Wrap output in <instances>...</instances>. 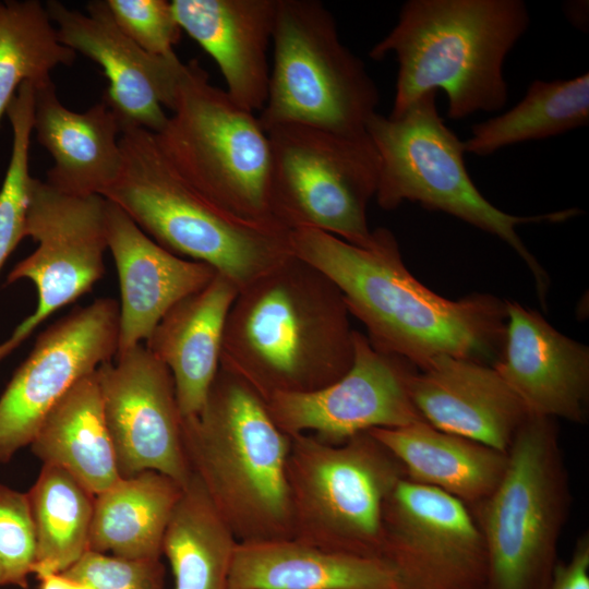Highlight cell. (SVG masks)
Here are the masks:
<instances>
[{
  "instance_id": "7c38bea8",
  "label": "cell",
  "mask_w": 589,
  "mask_h": 589,
  "mask_svg": "<svg viewBox=\"0 0 589 589\" xmlns=\"http://www.w3.org/2000/svg\"><path fill=\"white\" fill-rule=\"evenodd\" d=\"M107 200L71 195L33 178L25 238L36 250L8 274L5 285L29 279L37 289L35 311L0 345V360L17 348L55 311L91 291L105 274Z\"/></svg>"
},
{
  "instance_id": "8992f818",
  "label": "cell",
  "mask_w": 589,
  "mask_h": 589,
  "mask_svg": "<svg viewBox=\"0 0 589 589\" xmlns=\"http://www.w3.org/2000/svg\"><path fill=\"white\" fill-rule=\"evenodd\" d=\"M436 94H423L397 118L376 112L368 121L365 130L380 158L378 206L390 211L405 202L419 203L498 237L531 271L544 306L548 276L518 236L517 227L565 221L580 211L515 216L490 203L468 173L464 142L441 117Z\"/></svg>"
},
{
  "instance_id": "4dcf8cb0",
  "label": "cell",
  "mask_w": 589,
  "mask_h": 589,
  "mask_svg": "<svg viewBox=\"0 0 589 589\" xmlns=\"http://www.w3.org/2000/svg\"><path fill=\"white\" fill-rule=\"evenodd\" d=\"M76 56L59 40L40 1H0V121L22 83L41 84L57 67L72 65Z\"/></svg>"
},
{
  "instance_id": "cb8c5ba5",
  "label": "cell",
  "mask_w": 589,
  "mask_h": 589,
  "mask_svg": "<svg viewBox=\"0 0 589 589\" xmlns=\"http://www.w3.org/2000/svg\"><path fill=\"white\" fill-rule=\"evenodd\" d=\"M229 589H397L381 558L326 551L293 538L239 542Z\"/></svg>"
},
{
  "instance_id": "4fadbf2b",
  "label": "cell",
  "mask_w": 589,
  "mask_h": 589,
  "mask_svg": "<svg viewBox=\"0 0 589 589\" xmlns=\"http://www.w3.org/2000/svg\"><path fill=\"white\" fill-rule=\"evenodd\" d=\"M381 560L397 589H486L489 561L469 507L401 478L384 502Z\"/></svg>"
},
{
  "instance_id": "5b68a950",
  "label": "cell",
  "mask_w": 589,
  "mask_h": 589,
  "mask_svg": "<svg viewBox=\"0 0 589 589\" xmlns=\"http://www.w3.org/2000/svg\"><path fill=\"white\" fill-rule=\"evenodd\" d=\"M119 143L121 167L101 196L164 249L209 265L239 290L292 255L290 230L218 207L177 171L153 132L124 127Z\"/></svg>"
},
{
  "instance_id": "2e32d148",
  "label": "cell",
  "mask_w": 589,
  "mask_h": 589,
  "mask_svg": "<svg viewBox=\"0 0 589 589\" xmlns=\"http://www.w3.org/2000/svg\"><path fill=\"white\" fill-rule=\"evenodd\" d=\"M96 377L119 476L154 470L184 486L192 470L167 365L139 344L98 366Z\"/></svg>"
},
{
  "instance_id": "74e56055",
  "label": "cell",
  "mask_w": 589,
  "mask_h": 589,
  "mask_svg": "<svg viewBox=\"0 0 589 589\" xmlns=\"http://www.w3.org/2000/svg\"><path fill=\"white\" fill-rule=\"evenodd\" d=\"M73 589H94V588L86 585V584L74 581V588Z\"/></svg>"
},
{
  "instance_id": "6da1fadb",
  "label": "cell",
  "mask_w": 589,
  "mask_h": 589,
  "mask_svg": "<svg viewBox=\"0 0 589 589\" xmlns=\"http://www.w3.org/2000/svg\"><path fill=\"white\" fill-rule=\"evenodd\" d=\"M289 241L293 255L337 286L376 350L418 370L440 356L482 363L500 360L506 301L486 293L453 301L433 292L407 269L390 230H372L365 247L311 228L290 230Z\"/></svg>"
},
{
  "instance_id": "1f68e13d",
  "label": "cell",
  "mask_w": 589,
  "mask_h": 589,
  "mask_svg": "<svg viewBox=\"0 0 589 589\" xmlns=\"http://www.w3.org/2000/svg\"><path fill=\"white\" fill-rule=\"evenodd\" d=\"M12 128V149L0 188V269L25 238L32 177L29 145L33 133L34 86L24 82L7 108Z\"/></svg>"
},
{
  "instance_id": "ba28073f",
  "label": "cell",
  "mask_w": 589,
  "mask_h": 589,
  "mask_svg": "<svg viewBox=\"0 0 589 589\" xmlns=\"http://www.w3.org/2000/svg\"><path fill=\"white\" fill-rule=\"evenodd\" d=\"M171 112L154 134L177 171L227 213L280 226L272 211L271 141L257 116L213 85L196 60L184 64Z\"/></svg>"
},
{
  "instance_id": "83f0119b",
  "label": "cell",
  "mask_w": 589,
  "mask_h": 589,
  "mask_svg": "<svg viewBox=\"0 0 589 589\" xmlns=\"http://www.w3.org/2000/svg\"><path fill=\"white\" fill-rule=\"evenodd\" d=\"M239 541L195 473L168 520L161 551L173 574L172 589H229Z\"/></svg>"
},
{
  "instance_id": "e0dca14e",
  "label": "cell",
  "mask_w": 589,
  "mask_h": 589,
  "mask_svg": "<svg viewBox=\"0 0 589 589\" xmlns=\"http://www.w3.org/2000/svg\"><path fill=\"white\" fill-rule=\"evenodd\" d=\"M59 40L98 63L108 87L103 98L121 128L137 127L158 133L172 111L184 64L175 57L148 53L116 24L106 0H92L86 12L58 0L45 3Z\"/></svg>"
},
{
  "instance_id": "7402d4cb",
  "label": "cell",
  "mask_w": 589,
  "mask_h": 589,
  "mask_svg": "<svg viewBox=\"0 0 589 589\" xmlns=\"http://www.w3.org/2000/svg\"><path fill=\"white\" fill-rule=\"evenodd\" d=\"M121 130L104 98L76 112L60 101L51 79L34 86L33 131L52 157L46 182L55 189L79 196L101 195L121 167Z\"/></svg>"
},
{
  "instance_id": "4316f807",
  "label": "cell",
  "mask_w": 589,
  "mask_h": 589,
  "mask_svg": "<svg viewBox=\"0 0 589 589\" xmlns=\"http://www.w3.org/2000/svg\"><path fill=\"white\" fill-rule=\"evenodd\" d=\"M183 486L154 470L120 478L95 495L89 551L160 560L165 530Z\"/></svg>"
},
{
  "instance_id": "d4e9b609",
  "label": "cell",
  "mask_w": 589,
  "mask_h": 589,
  "mask_svg": "<svg viewBox=\"0 0 589 589\" xmlns=\"http://www.w3.org/2000/svg\"><path fill=\"white\" fill-rule=\"evenodd\" d=\"M369 432L401 464L406 479L443 491L469 508L493 493L506 470L507 452L424 421Z\"/></svg>"
},
{
  "instance_id": "603a6c76",
  "label": "cell",
  "mask_w": 589,
  "mask_h": 589,
  "mask_svg": "<svg viewBox=\"0 0 589 589\" xmlns=\"http://www.w3.org/2000/svg\"><path fill=\"white\" fill-rule=\"evenodd\" d=\"M239 288L216 272L199 291L172 305L145 347L169 369L182 418L197 414L220 366L224 328Z\"/></svg>"
},
{
  "instance_id": "d590c367",
  "label": "cell",
  "mask_w": 589,
  "mask_h": 589,
  "mask_svg": "<svg viewBox=\"0 0 589 589\" xmlns=\"http://www.w3.org/2000/svg\"><path fill=\"white\" fill-rule=\"evenodd\" d=\"M549 589H589V534L576 541L568 561H558Z\"/></svg>"
},
{
  "instance_id": "9a60e30c",
  "label": "cell",
  "mask_w": 589,
  "mask_h": 589,
  "mask_svg": "<svg viewBox=\"0 0 589 589\" xmlns=\"http://www.w3.org/2000/svg\"><path fill=\"white\" fill-rule=\"evenodd\" d=\"M417 370L400 357L376 350L354 329L352 364L341 377L313 392L275 395L266 408L290 436L314 432L325 443L341 444L372 429L424 421L409 394Z\"/></svg>"
},
{
  "instance_id": "277c9868",
  "label": "cell",
  "mask_w": 589,
  "mask_h": 589,
  "mask_svg": "<svg viewBox=\"0 0 589 589\" xmlns=\"http://www.w3.org/2000/svg\"><path fill=\"white\" fill-rule=\"evenodd\" d=\"M181 429L192 472L239 542L292 538L291 436L251 387L219 366L201 411L181 417Z\"/></svg>"
},
{
  "instance_id": "44dd1931",
  "label": "cell",
  "mask_w": 589,
  "mask_h": 589,
  "mask_svg": "<svg viewBox=\"0 0 589 589\" xmlns=\"http://www.w3.org/2000/svg\"><path fill=\"white\" fill-rule=\"evenodd\" d=\"M182 31L216 62L241 108L261 111L268 94L277 0H172Z\"/></svg>"
},
{
  "instance_id": "8fae6325",
  "label": "cell",
  "mask_w": 589,
  "mask_h": 589,
  "mask_svg": "<svg viewBox=\"0 0 589 589\" xmlns=\"http://www.w3.org/2000/svg\"><path fill=\"white\" fill-rule=\"evenodd\" d=\"M272 147V211L288 230L317 229L365 247L366 208L375 197L380 158L368 133L347 135L285 124L267 131Z\"/></svg>"
},
{
  "instance_id": "3957f363",
  "label": "cell",
  "mask_w": 589,
  "mask_h": 589,
  "mask_svg": "<svg viewBox=\"0 0 589 589\" xmlns=\"http://www.w3.org/2000/svg\"><path fill=\"white\" fill-rule=\"evenodd\" d=\"M529 24L521 0L405 2L395 26L369 52L374 60L392 53L398 63L388 117L440 89L452 120L502 110L508 100L504 62Z\"/></svg>"
},
{
  "instance_id": "836d02e7",
  "label": "cell",
  "mask_w": 589,
  "mask_h": 589,
  "mask_svg": "<svg viewBox=\"0 0 589 589\" xmlns=\"http://www.w3.org/2000/svg\"><path fill=\"white\" fill-rule=\"evenodd\" d=\"M119 28L148 53L177 56L182 29L167 0H106Z\"/></svg>"
},
{
  "instance_id": "ac0fdd59",
  "label": "cell",
  "mask_w": 589,
  "mask_h": 589,
  "mask_svg": "<svg viewBox=\"0 0 589 589\" xmlns=\"http://www.w3.org/2000/svg\"><path fill=\"white\" fill-rule=\"evenodd\" d=\"M502 356L493 364L530 416L584 423L589 349L561 334L537 311L506 301Z\"/></svg>"
},
{
  "instance_id": "f546056e",
  "label": "cell",
  "mask_w": 589,
  "mask_h": 589,
  "mask_svg": "<svg viewBox=\"0 0 589 589\" xmlns=\"http://www.w3.org/2000/svg\"><path fill=\"white\" fill-rule=\"evenodd\" d=\"M36 533V577L62 573L89 551L95 494L64 468L43 464L26 493Z\"/></svg>"
},
{
  "instance_id": "e575fe53",
  "label": "cell",
  "mask_w": 589,
  "mask_h": 589,
  "mask_svg": "<svg viewBox=\"0 0 589 589\" xmlns=\"http://www.w3.org/2000/svg\"><path fill=\"white\" fill-rule=\"evenodd\" d=\"M62 574L94 589H163L165 582L160 560H125L94 551Z\"/></svg>"
},
{
  "instance_id": "484cf974",
  "label": "cell",
  "mask_w": 589,
  "mask_h": 589,
  "mask_svg": "<svg viewBox=\"0 0 589 589\" xmlns=\"http://www.w3.org/2000/svg\"><path fill=\"white\" fill-rule=\"evenodd\" d=\"M31 447L44 464L64 468L95 495L121 478L96 371L79 380L51 408Z\"/></svg>"
},
{
  "instance_id": "30bf717a",
  "label": "cell",
  "mask_w": 589,
  "mask_h": 589,
  "mask_svg": "<svg viewBox=\"0 0 589 589\" xmlns=\"http://www.w3.org/2000/svg\"><path fill=\"white\" fill-rule=\"evenodd\" d=\"M401 478V464L369 431L341 444L292 435L287 460L292 538L381 558L384 502Z\"/></svg>"
},
{
  "instance_id": "9c48e42d",
  "label": "cell",
  "mask_w": 589,
  "mask_h": 589,
  "mask_svg": "<svg viewBox=\"0 0 589 589\" xmlns=\"http://www.w3.org/2000/svg\"><path fill=\"white\" fill-rule=\"evenodd\" d=\"M268 94L257 119L268 130L301 124L361 135L376 113L377 86L340 40L317 0H277Z\"/></svg>"
},
{
  "instance_id": "7a4b0ae2",
  "label": "cell",
  "mask_w": 589,
  "mask_h": 589,
  "mask_svg": "<svg viewBox=\"0 0 589 589\" xmlns=\"http://www.w3.org/2000/svg\"><path fill=\"white\" fill-rule=\"evenodd\" d=\"M349 316L337 286L292 254L239 290L224 328L220 368L265 402L320 389L352 364Z\"/></svg>"
},
{
  "instance_id": "d6986e66",
  "label": "cell",
  "mask_w": 589,
  "mask_h": 589,
  "mask_svg": "<svg viewBox=\"0 0 589 589\" xmlns=\"http://www.w3.org/2000/svg\"><path fill=\"white\" fill-rule=\"evenodd\" d=\"M410 398L433 428L507 452L530 416L496 369L440 356L409 381Z\"/></svg>"
},
{
  "instance_id": "ffe728a7",
  "label": "cell",
  "mask_w": 589,
  "mask_h": 589,
  "mask_svg": "<svg viewBox=\"0 0 589 589\" xmlns=\"http://www.w3.org/2000/svg\"><path fill=\"white\" fill-rule=\"evenodd\" d=\"M106 237L121 291L120 353L146 340L166 312L207 285L216 271L164 249L108 200Z\"/></svg>"
},
{
  "instance_id": "d6a6232c",
  "label": "cell",
  "mask_w": 589,
  "mask_h": 589,
  "mask_svg": "<svg viewBox=\"0 0 589 589\" xmlns=\"http://www.w3.org/2000/svg\"><path fill=\"white\" fill-rule=\"evenodd\" d=\"M36 533L26 493L0 484V586L27 587Z\"/></svg>"
},
{
  "instance_id": "5bb4252c",
  "label": "cell",
  "mask_w": 589,
  "mask_h": 589,
  "mask_svg": "<svg viewBox=\"0 0 589 589\" xmlns=\"http://www.w3.org/2000/svg\"><path fill=\"white\" fill-rule=\"evenodd\" d=\"M119 304L99 298L51 324L0 396V464L31 445L51 408L118 351Z\"/></svg>"
},
{
  "instance_id": "8d00e7d4",
  "label": "cell",
  "mask_w": 589,
  "mask_h": 589,
  "mask_svg": "<svg viewBox=\"0 0 589 589\" xmlns=\"http://www.w3.org/2000/svg\"><path fill=\"white\" fill-rule=\"evenodd\" d=\"M39 589H73L74 581L62 573H51L37 577Z\"/></svg>"
},
{
  "instance_id": "52a82bcc",
  "label": "cell",
  "mask_w": 589,
  "mask_h": 589,
  "mask_svg": "<svg viewBox=\"0 0 589 589\" xmlns=\"http://www.w3.org/2000/svg\"><path fill=\"white\" fill-rule=\"evenodd\" d=\"M570 504L554 419L529 416L493 493L469 508L489 561L486 589H549Z\"/></svg>"
},
{
  "instance_id": "f1b7e54d",
  "label": "cell",
  "mask_w": 589,
  "mask_h": 589,
  "mask_svg": "<svg viewBox=\"0 0 589 589\" xmlns=\"http://www.w3.org/2000/svg\"><path fill=\"white\" fill-rule=\"evenodd\" d=\"M589 74L568 80H536L505 112L479 122L462 141L466 153L490 156L522 142L543 140L588 125Z\"/></svg>"
}]
</instances>
